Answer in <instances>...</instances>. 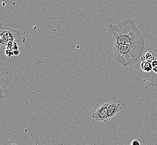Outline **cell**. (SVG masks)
<instances>
[{
	"label": "cell",
	"instance_id": "obj_1",
	"mask_svg": "<svg viewBox=\"0 0 157 145\" xmlns=\"http://www.w3.org/2000/svg\"><path fill=\"white\" fill-rule=\"evenodd\" d=\"M108 31L113 35L114 44L145 47L144 38L132 19H125L115 25L111 24Z\"/></svg>",
	"mask_w": 157,
	"mask_h": 145
},
{
	"label": "cell",
	"instance_id": "obj_2",
	"mask_svg": "<svg viewBox=\"0 0 157 145\" xmlns=\"http://www.w3.org/2000/svg\"><path fill=\"white\" fill-rule=\"evenodd\" d=\"M144 48L114 44L115 61L123 67L132 65L141 57Z\"/></svg>",
	"mask_w": 157,
	"mask_h": 145
},
{
	"label": "cell",
	"instance_id": "obj_3",
	"mask_svg": "<svg viewBox=\"0 0 157 145\" xmlns=\"http://www.w3.org/2000/svg\"><path fill=\"white\" fill-rule=\"evenodd\" d=\"M23 36L20 31L12 30L7 28H3L1 30L0 39L1 43L7 45L9 42H16L18 43L22 41Z\"/></svg>",
	"mask_w": 157,
	"mask_h": 145
},
{
	"label": "cell",
	"instance_id": "obj_4",
	"mask_svg": "<svg viewBox=\"0 0 157 145\" xmlns=\"http://www.w3.org/2000/svg\"><path fill=\"white\" fill-rule=\"evenodd\" d=\"M109 102L104 103L93 114L92 117L98 122H106L108 120V107Z\"/></svg>",
	"mask_w": 157,
	"mask_h": 145
},
{
	"label": "cell",
	"instance_id": "obj_5",
	"mask_svg": "<svg viewBox=\"0 0 157 145\" xmlns=\"http://www.w3.org/2000/svg\"><path fill=\"white\" fill-rule=\"evenodd\" d=\"M121 104L117 101L109 102L108 107V120H110L115 115L121 111Z\"/></svg>",
	"mask_w": 157,
	"mask_h": 145
},
{
	"label": "cell",
	"instance_id": "obj_6",
	"mask_svg": "<svg viewBox=\"0 0 157 145\" xmlns=\"http://www.w3.org/2000/svg\"><path fill=\"white\" fill-rule=\"evenodd\" d=\"M140 66H141L142 70L144 72H151L153 69L151 65V63L148 61H143Z\"/></svg>",
	"mask_w": 157,
	"mask_h": 145
},
{
	"label": "cell",
	"instance_id": "obj_7",
	"mask_svg": "<svg viewBox=\"0 0 157 145\" xmlns=\"http://www.w3.org/2000/svg\"><path fill=\"white\" fill-rule=\"evenodd\" d=\"M142 61H148L151 63L153 61H154L155 59V54L154 52L151 50H149L145 53L144 56L141 57Z\"/></svg>",
	"mask_w": 157,
	"mask_h": 145
},
{
	"label": "cell",
	"instance_id": "obj_8",
	"mask_svg": "<svg viewBox=\"0 0 157 145\" xmlns=\"http://www.w3.org/2000/svg\"><path fill=\"white\" fill-rule=\"evenodd\" d=\"M131 145H140V142L138 141H137V140H134L132 142V144Z\"/></svg>",
	"mask_w": 157,
	"mask_h": 145
},
{
	"label": "cell",
	"instance_id": "obj_9",
	"mask_svg": "<svg viewBox=\"0 0 157 145\" xmlns=\"http://www.w3.org/2000/svg\"><path fill=\"white\" fill-rule=\"evenodd\" d=\"M151 65L153 68H155V67H157V60L155 59L154 61H153L151 62Z\"/></svg>",
	"mask_w": 157,
	"mask_h": 145
},
{
	"label": "cell",
	"instance_id": "obj_10",
	"mask_svg": "<svg viewBox=\"0 0 157 145\" xmlns=\"http://www.w3.org/2000/svg\"><path fill=\"white\" fill-rule=\"evenodd\" d=\"M0 91H1V96H0V98H1V100H2L4 99V96L3 95V93H2V87H1V89H0Z\"/></svg>",
	"mask_w": 157,
	"mask_h": 145
},
{
	"label": "cell",
	"instance_id": "obj_11",
	"mask_svg": "<svg viewBox=\"0 0 157 145\" xmlns=\"http://www.w3.org/2000/svg\"><path fill=\"white\" fill-rule=\"evenodd\" d=\"M5 145H14V144L11 141H8L5 143Z\"/></svg>",
	"mask_w": 157,
	"mask_h": 145
},
{
	"label": "cell",
	"instance_id": "obj_12",
	"mask_svg": "<svg viewBox=\"0 0 157 145\" xmlns=\"http://www.w3.org/2000/svg\"><path fill=\"white\" fill-rule=\"evenodd\" d=\"M153 71L155 73L157 74V67L153 68Z\"/></svg>",
	"mask_w": 157,
	"mask_h": 145
},
{
	"label": "cell",
	"instance_id": "obj_13",
	"mask_svg": "<svg viewBox=\"0 0 157 145\" xmlns=\"http://www.w3.org/2000/svg\"><path fill=\"white\" fill-rule=\"evenodd\" d=\"M14 145H16V144H14Z\"/></svg>",
	"mask_w": 157,
	"mask_h": 145
}]
</instances>
